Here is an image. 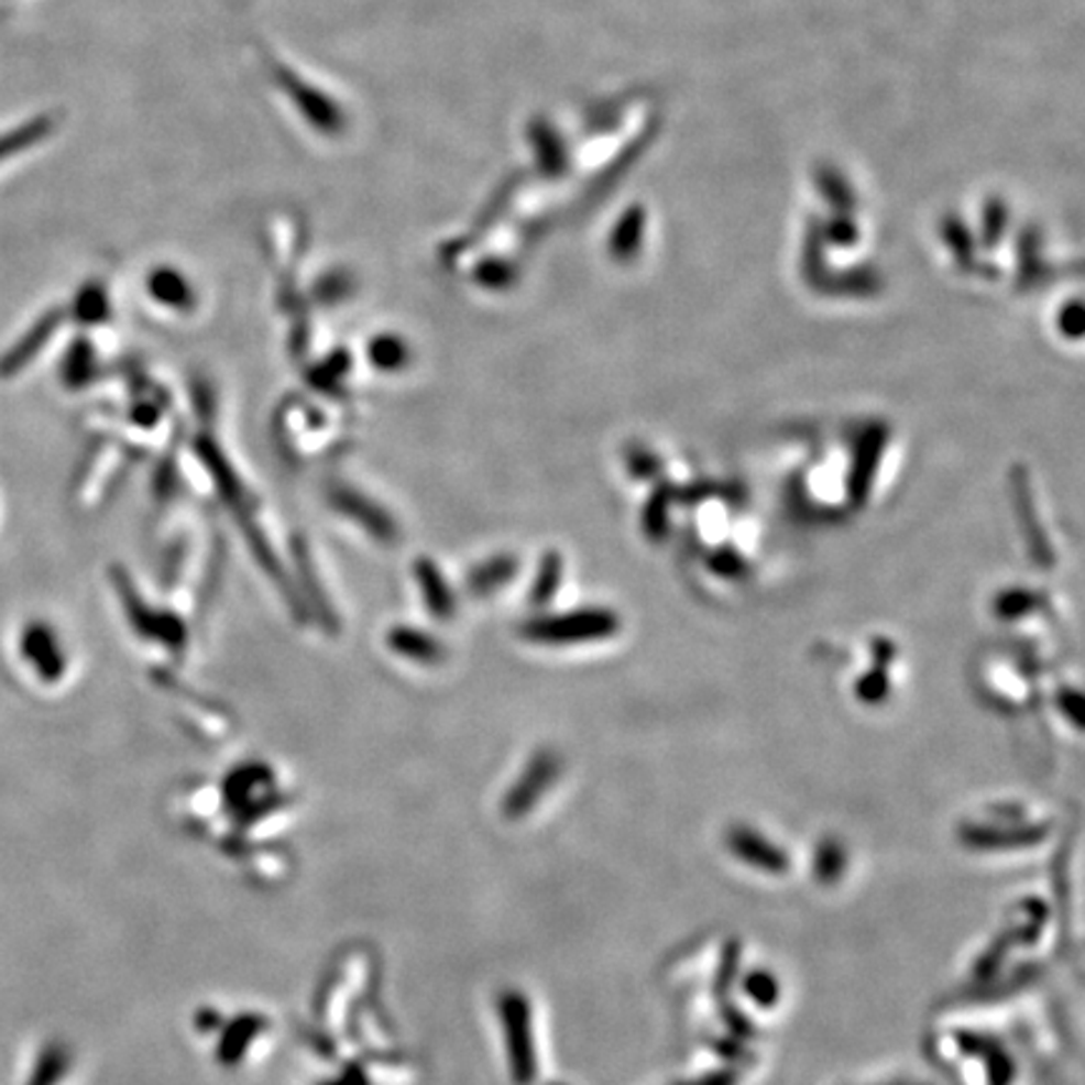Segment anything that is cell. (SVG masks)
Wrapping results in <instances>:
<instances>
[{
    "instance_id": "cell-5",
    "label": "cell",
    "mask_w": 1085,
    "mask_h": 1085,
    "mask_svg": "<svg viewBox=\"0 0 1085 1085\" xmlns=\"http://www.w3.org/2000/svg\"><path fill=\"white\" fill-rule=\"evenodd\" d=\"M1035 606V599H1033V593H1028V591H1008V593H1002L1000 599H998V613L1002 618H1018L1022 616V613H1030Z\"/></svg>"
},
{
    "instance_id": "cell-4",
    "label": "cell",
    "mask_w": 1085,
    "mask_h": 1085,
    "mask_svg": "<svg viewBox=\"0 0 1085 1085\" xmlns=\"http://www.w3.org/2000/svg\"><path fill=\"white\" fill-rule=\"evenodd\" d=\"M1018 508L1022 518V530H1026V536L1030 540V554H1033L1040 560V566H1043V560H1051V550H1048V542H1043V533H1040L1035 523L1033 501H1030L1028 487L1022 483H1018Z\"/></svg>"
},
{
    "instance_id": "cell-6",
    "label": "cell",
    "mask_w": 1085,
    "mask_h": 1085,
    "mask_svg": "<svg viewBox=\"0 0 1085 1085\" xmlns=\"http://www.w3.org/2000/svg\"><path fill=\"white\" fill-rule=\"evenodd\" d=\"M857 693H859V699H865V701H869V704H875V701H879L887 693V676L883 671H875V673L865 676V679L859 681Z\"/></svg>"
},
{
    "instance_id": "cell-2",
    "label": "cell",
    "mask_w": 1085,
    "mask_h": 1085,
    "mask_svg": "<svg viewBox=\"0 0 1085 1085\" xmlns=\"http://www.w3.org/2000/svg\"><path fill=\"white\" fill-rule=\"evenodd\" d=\"M885 445H887V428H883V425H872V428H867V432L862 435L855 456V468H852V478H850V493L855 501H865L867 497Z\"/></svg>"
},
{
    "instance_id": "cell-7",
    "label": "cell",
    "mask_w": 1085,
    "mask_h": 1085,
    "mask_svg": "<svg viewBox=\"0 0 1085 1085\" xmlns=\"http://www.w3.org/2000/svg\"><path fill=\"white\" fill-rule=\"evenodd\" d=\"M711 568H716L719 573H726V576L728 573H736V571H742V558L739 556H732L726 550V554L714 558V563H711Z\"/></svg>"
},
{
    "instance_id": "cell-1",
    "label": "cell",
    "mask_w": 1085,
    "mask_h": 1085,
    "mask_svg": "<svg viewBox=\"0 0 1085 1085\" xmlns=\"http://www.w3.org/2000/svg\"><path fill=\"white\" fill-rule=\"evenodd\" d=\"M618 631L616 613L606 609H589L566 613V616H554L546 621H536L528 626V636L536 642L546 644H571V642H595V638H609Z\"/></svg>"
},
{
    "instance_id": "cell-3",
    "label": "cell",
    "mask_w": 1085,
    "mask_h": 1085,
    "mask_svg": "<svg viewBox=\"0 0 1085 1085\" xmlns=\"http://www.w3.org/2000/svg\"><path fill=\"white\" fill-rule=\"evenodd\" d=\"M23 654L43 679H56L64 671V654H58L56 636L48 626H29L23 634Z\"/></svg>"
}]
</instances>
